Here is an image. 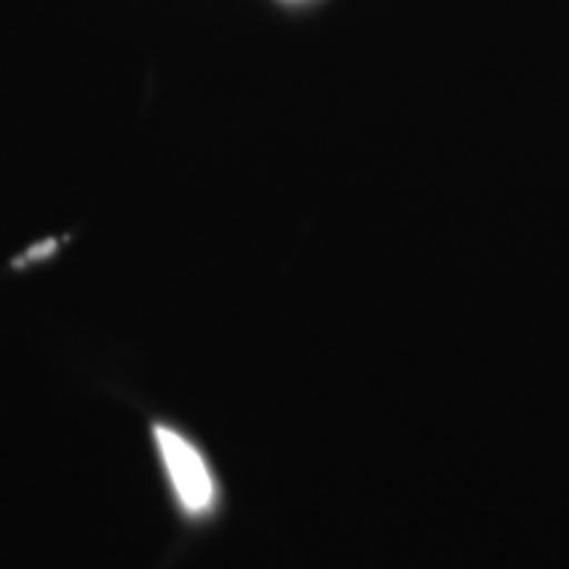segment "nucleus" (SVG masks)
<instances>
[{"label":"nucleus","mask_w":569,"mask_h":569,"mask_svg":"<svg viewBox=\"0 0 569 569\" xmlns=\"http://www.w3.org/2000/svg\"><path fill=\"white\" fill-rule=\"evenodd\" d=\"M156 443H159L163 467L182 507L190 515H206L217 498V486H213L203 453L188 438L163 425L156 427Z\"/></svg>","instance_id":"f257e3e1"}]
</instances>
